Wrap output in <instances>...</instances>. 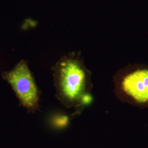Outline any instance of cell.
<instances>
[{"label":"cell","mask_w":148,"mask_h":148,"mask_svg":"<svg viewBox=\"0 0 148 148\" xmlns=\"http://www.w3.org/2000/svg\"><path fill=\"white\" fill-rule=\"evenodd\" d=\"M123 100L131 98L138 103L148 102V70H139L125 75L118 86Z\"/></svg>","instance_id":"cell-3"},{"label":"cell","mask_w":148,"mask_h":148,"mask_svg":"<svg viewBox=\"0 0 148 148\" xmlns=\"http://www.w3.org/2000/svg\"><path fill=\"white\" fill-rule=\"evenodd\" d=\"M56 97L68 108L77 107L90 99L88 73L75 58H62L53 67Z\"/></svg>","instance_id":"cell-1"},{"label":"cell","mask_w":148,"mask_h":148,"mask_svg":"<svg viewBox=\"0 0 148 148\" xmlns=\"http://www.w3.org/2000/svg\"><path fill=\"white\" fill-rule=\"evenodd\" d=\"M2 76L10 85L20 105L27 109L28 112L34 114L39 110L41 92L27 61L21 60L13 70L3 72Z\"/></svg>","instance_id":"cell-2"}]
</instances>
